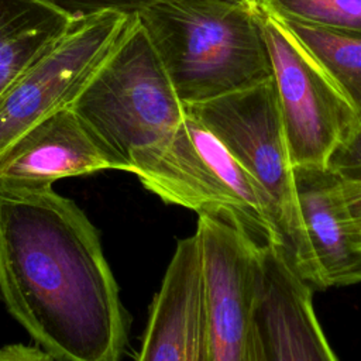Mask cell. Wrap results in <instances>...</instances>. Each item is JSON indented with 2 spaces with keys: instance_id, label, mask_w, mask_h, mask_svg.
Segmentation results:
<instances>
[{
  "instance_id": "cell-8",
  "label": "cell",
  "mask_w": 361,
  "mask_h": 361,
  "mask_svg": "<svg viewBox=\"0 0 361 361\" xmlns=\"http://www.w3.org/2000/svg\"><path fill=\"white\" fill-rule=\"evenodd\" d=\"M206 333L212 361H251L261 248L243 228L197 214Z\"/></svg>"
},
{
  "instance_id": "cell-3",
  "label": "cell",
  "mask_w": 361,
  "mask_h": 361,
  "mask_svg": "<svg viewBox=\"0 0 361 361\" xmlns=\"http://www.w3.org/2000/svg\"><path fill=\"white\" fill-rule=\"evenodd\" d=\"M71 107L126 172L134 154L169 138L186 116L137 13Z\"/></svg>"
},
{
  "instance_id": "cell-17",
  "label": "cell",
  "mask_w": 361,
  "mask_h": 361,
  "mask_svg": "<svg viewBox=\"0 0 361 361\" xmlns=\"http://www.w3.org/2000/svg\"><path fill=\"white\" fill-rule=\"evenodd\" d=\"M72 18H83L102 11H121L127 14L137 13L144 6L155 0H44Z\"/></svg>"
},
{
  "instance_id": "cell-13",
  "label": "cell",
  "mask_w": 361,
  "mask_h": 361,
  "mask_svg": "<svg viewBox=\"0 0 361 361\" xmlns=\"http://www.w3.org/2000/svg\"><path fill=\"white\" fill-rule=\"evenodd\" d=\"M73 23L75 18L44 0H0V94Z\"/></svg>"
},
{
  "instance_id": "cell-6",
  "label": "cell",
  "mask_w": 361,
  "mask_h": 361,
  "mask_svg": "<svg viewBox=\"0 0 361 361\" xmlns=\"http://www.w3.org/2000/svg\"><path fill=\"white\" fill-rule=\"evenodd\" d=\"M262 28L292 164L327 168L336 148L358 127V116L312 54L264 8Z\"/></svg>"
},
{
  "instance_id": "cell-2",
  "label": "cell",
  "mask_w": 361,
  "mask_h": 361,
  "mask_svg": "<svg viewBox=\"0 0 361 361\" xmlns=\"http://www.w3.org/2000/svg\"><path fill=\"white\" fill-rule=\"evenodd\" d=\"M137 17L185 106L274 76L259 1L157 0Z\"/></svg>"
},
{
  "instance_id": "cell-14",
  "label": "cell",
  "mask_w": 361,
  "mask_h": 361,
  "mask_svg": "<svg viewBox=\"0 0 361 361\" xmlns=\"http://www.w3.org/2000/svg\"><path fill=\"white\" fill-rule=\"evenodd\" d=\"M312 54L358 116L361 126V35L281 21Z\"/></svg>"
},
{
  "instance_id": "cell-12",
  "label": "cell",
  "mask_w": 361,
  "mask_h": 361,
  "mask_svg": "<svg viewBox=\"0 0 361 361\" xmlns=\"http://www.w3.org/2000/svg\"><path fill=\"white\" fill-rule=\"evenodd\" d=\"M137 361H212L195 234L175 247L149 307Z\"/></svg>"
},
{
  "instance_id": "cell-10",
  "label": "cell",
  "mask_w": 361,
  "mask_h": 361,
  "mask_svg": "<svg viewBox=\"0 0 361 361\" xmlns=\"http://www.w3.org/2000/svg\"><path fill=\"white\" fill-rule=\"evenodd\" d=\"M341 180L329 166H295L306 247L302 278L320 289L361 282V238L347 214Z\"/></svg>"
},
{
  "instance_id": "cell-7",
  "label": "cell",
  "mask_w": 361,
  "mask_h": 361,
  "mask_svg": "<svg viewBox=\"0 0 361 361\" xmlns=\"http://www.w3.org/2000/svg\"><path fill=\"white\" fill-rule=\"evenodd\" d=\"M133 16L110 10L75 20L69 31L0 94V155L31 127L75 102Z\"/></svg>"
},
{
  "instance_id": "cell-18",
  "label": "cell",
  "mask_w": 361,
  "mask_h": 361,
  "mask_svg": "<svg viewBox=\"0 0 361 361\" xmlns=\"http://www.w3.org/2000/svg\"><path fill=\"white\" fill-rule=\"evenodd\" d=\"M0 361H56L39 345L23 343L7 344L0 348Z\"/></svg>"
},
{
  "instance_id": "cell-19",
  "label": "cell",
  "mask_w": 361,
  "mask_h": 361,
  "mask_svg": "<svg viewBox=\"0 0 361 361\" xmlns=\"http://www.w3.org/2000/svg\"><path fill=\"white\" fill-rule=\"evenodd\" d=\"M341 195L351 224L361 238V183L341 180Z\"/></svg>"
},
{
  "instance_id": "cell-1",
  "label": "cell",
  "mask_w": 361,
  "mask_h": 361,
  "mask_svg": "<svg viewBox=\"0 0 361 361\" xmlns=\"http://www.w3.org/2000/svg\"><path fill=\"white\" fill-rule=\"evenodd\" d=\"M0 293L56 361H120L127 314L99 231L52 188L0 192Z\"/></svg>"
},
{
  "instance_id": "cell-20",
  "label": "cell",
  "mask_w": 361,
  "mask_h": 361,
  "mask_svg": "<svg viewBox=\"0 0 361 361\" xmlns=\"http://www.w3.org/2000/svg\"><path fill=\"white\" fill-rule=\"evenodd\" d=\"M157 1V0H155ZM220 1H231V3H244V1H258V0H220Z\"/></svg>"
},
{
  "instance_id": "cell-9",
  "label": "cell",
  "mask_w": 361,
  "mask_h": 361,
  "mask_svg": "<svg viewBox=\"0 0 361 361\" xmlns=\"http://www.w3.org/2000/svg\"><path fill=\"white\" fill-rule=\"evenodd\" d=\"M251 361H338L319 324L312 289L282 244L261 248Z\"/></svg>"
},
{
  "instance_id": "cell-4",
  "label": "cell",
  "mask_w": 361,
  "mask_h": 361,
  "mask_svg": "<svg viewBox=\"0 0 361 361\" xmlns=\"http://www.w3.org/2000/svg\"><path fill=\"white\" fill-rule=\"evenodd\" d=\"M127 172L168 204L231 221L261 245H283L262 188L188 111L169 138L134 154Z\"/></svg>"
},
{
  "instance_id": "cell-15",
  "label": "cell",
  "mask_w": 361,
  "mask_h": 361,
  "mask_svg": "<svg viewBox=\"0 0 361 361\" xmlns=\"http://www.w3.org/2000/svg\"><path fill=\"white\" fill-rule=\"evenodd\" d=\"M279 21L361 35V0H258Z\"/></svg>"
},
{
  "instance_id": "cell-11",
  "label": "cell",
  "mask_w": 361,
  "mask_h": 361,
  "mask_svg": "<svg viewBox=\"0 0 361 361\" xmlns=\"http://www.w3.org/2000/svg\"><path fill=\"white\" fill-rule=\"evenodd\" d=\"M104 169L120 166L68 106L31 127L0 155V192L42 190L58 179Z\"/></svg>"
},
{
  "instance_id": "cell-16",
  "label": "cell",
  "mask_w": 361,
  "mask_h": 361,
  "mask_svg": "<svg viewBox=\"0 0 361 361\" xmlns=\"http://www.w3.org/2000/svg\"><path fill=\"white\" fill-rule=\"evenodd\" d=\"M329 168L344 182L361 183V126H358L333 152Z\"/></svg>"
},
{
  "instance_id": "cell-5",
  "label": "cell",
  "mask_w": 361,
  "mask_h": 361,
  "mask_svg": "<svg viewBox=\"0 0 361 361\" xmlns=\"http://www.w3.org/2000/svg\"><path fill=\"white\" fill-rule=\"evenodd\" d=\"M257 180L269 199L276 226L302 276L306 247L274 76L255 86L185 106Z\"/></svg>"
}]
</instances>
